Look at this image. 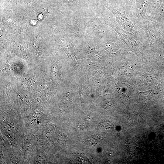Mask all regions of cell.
I'll list each match as a JSON object with an SVG mask.
<instances>
[{
  "instance_id": "obj_1",
  "label": "cell",
  "mask_w": 164,
  "mask_h": 164,
  "mask_svg": "<svg viewBox=\"0 0 164 164\" xmlns=\"http://www.w3.org/2000/svg\"><path fill=\"white\" fill-rule=\"evenodd\" d=\"M104 5L115 17L117 21L122 28L126 31L132 33L141 38H144L145 33L139 27L132 17L129 15L123 14L111 6L106 0Z\"/></svg>"
},
{
  "instance_id": "obj_2",
  "label": "cell",
  "mask_w": 164,
  "mask_h": 164,
  "mask_svg": "<svg viewBox=\"0 0 164 164\" xmlns=\"http://www.w3.org/2000/svg\"><path fill=\"white\" fill-rule=\"evenodd\" d=\"M149 0H135L130 15L138 24L148 16L147 10Z\"/></svg>"
},
{
  "instance_id": "obj_3",
  "label": "cell",
  "mask_w": 164,
  "mask_h": 164,
  "mask_svg": "<svg viewBox=\"0 0 164 164\" xmlns=\"http://www.w3.org/2000/svg\"><path fill=\"white\" fill-rule=\"evenodd\" d=\"M162 0H149L148 6L147 13L149 16L152 17L156 10L160 7Z\"/></svg>"
},
{
  "instance_id": "obj_4",
  "label": "cell",
  "mask_w": 164,
  "mask_h": 164,
  "mask_svg": "<svg viewBox=\"0 0 164 164\" xmlns=\"http://www.w3.org/2000/svg\"><path fill=\"white\" fill-rule=\"evenodd\" d=\"M104 49L109 53H116L118 52L117 48L115 45L112 42H107L103 44Z\"/></svg>"
},
{
  "instance_id": "obj_5",
  "label": "cell",
  "mask_w": 164,
  "mask_h": 164,
  "mask_svg": "<svg viewBox=\"0 0 164 164\" xmlns=\"http://www.w3.org/2000/svg\"><path fill=\"white\" fill-rule=\"evenodd\" d=\"M135 0H126L125 10L126 12L130 15L134 7Z\"/></svg>"
},
{
  "instance_id": "obj_6",
  "label": "cell",
  "mask_w": 164,
  "mask_h": 164,
  "mask_svg": "<svg viewBox=\"0 0 164 164\" xmlns=\"http://www.w3.org/2000/svg\"><path fill=\"white\" fill-rule=\"evenodd\" d=\"M158 12L162 16H164V2L161 5L159 9Z\"/></svg>"
}]
</instances>
